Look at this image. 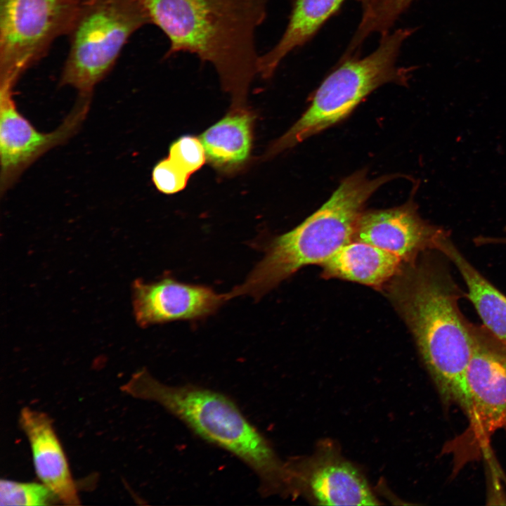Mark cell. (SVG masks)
Returning <instances> with one entry per match:
<instances>
[{
    "mask_svg": "<svg viewBox=\"0 0 506 506\" xmlns=\"http://www.w3.org/2000/svg\"><path fill=\"white\" fill-rule=\"evenodd\" d=\"M448 262L441 252L427 251L404 264L384 287L411 332L443 403L463 410L465 377L473 351L472 323L460 309L459 300L466 293Z\"/></svg>",
    "mask_w": 506,
    "mask_h": 506,
    "instance_id": "obj_1",
    "label": "cell"
},
{
    "mask_svg": "<svg viewBox=\"0 0 506 506\" xmlns=\"http://www.w3.org/2000/svg\"><path fill=\"white\" fill-rule=\"evenodd\" d=\"M136 1L169 41L164 58L188 53L209 63L234 104H244L259 75L256 34L269 0Z\"/></svg>",
    "mask_w": 506,
    "mask_h": 506,
    "instance_id": "obj_2",
    "label": "cell"
},
{
    "mask_svg": "<svg viewBox=\"0 0 506 506\" xmlns=\"http://www.w3.org/2000/svg\"><path fill=\"white\" fill-rule=\"evenodd\" d=\"M120 389L157 403L197 436L238 458L256 474L263 495L287 491L286 463L227 395L199 385L167 384L146 369L134 372Z\"/></svg>",
    "mask_w": 506,
    "mask_h": 506,
    "instance_id": "obj_3",
    "label": "cell"
},
{
    "mask_svg": "<svg viewBox=\"0 0 506 506\" xmlns=\"http://www.w3.org/2000/svg\"><path fill=\"white\" fill-rule=\"evenodd\" d=\"M395 178H368L365 169L347 176L317 211L292 230L275 237L264 258L231 299L249 295L262 297L301 268L321 265L344 245L353 241L357 221L368 200L382 185Z\"/></svg>",
    "mask_w": 506,
    "mask_h": 506,
    "instance_id": "obj_4",
    "label": "cell"
},
{
    "mask_svg": "<svg viewBox=\"0 0 506 506\" xmlns=\"http://www.w3.org/2000/svg\"><path fill=\"white\" fill-rule=\"evenodd\" d=\"M414 31L401 28L387 32L368 56L340 60L317 89L309 108L272 145L268 155L289 149L340 122L379 86L389 83L408 84L414 69L398 66L397 59L403 43Z\"/></svg>",
    "mask_w": 506,
    "mask_h": 506,
    "instance_id": "obj_5",
    "label": "cell"
},
{
    "mask_svg": "<svg viewBox=\"0 0 506 506\" xmlns=\"http://www.w3.org/2000/svg\"><path fill=\"white\" fill-rule=\"evenodd\" d=\"M150 24L136 0H84L68 34L70 49L60 84L79 96H92L111 71L124 46L139 29Z\"/></svg>",
    "mask_w": 506,
    "mask_h": 506,
    "instance_id": "obj_6",
    "label": "cell"
},
{
    "mask_svg": "<svg viewBox=\"0 0 506 506\" xmlns=\"http://www.w3.org/2000/svg\"><path fill=\"white\" fill-rule=\"evenodd\" d=\"M84 0H0V82L15 84L58 38L68 35Z\"/></svg>",
    "mask_w": 506,
    "mask_h": 506,
    "instance_id": "obj_7",
    "label": "cell"
},
{
    "mask_svg": "<svg viewBox=\"0 0 506 506\" xmlns=\"http://www.w3.org/2000/svg\"><path fill=\"white\" fill-rule=\"evenodd\" d=\"M472 354L466 370L469 427L459 440L483 448L496 431L506 427V342L483 325L472 323Z\"/></svg>",
    "mask_w": 506,
    "mask_h": 506,
    "instance_id": "obj_8",
    "label": "cell"
},
{
    "mask_svg": "<svg viewBox=\"0 0 506 506\" xmlns=\"http://www.w3.org/2000/svg\"><path fill=\"white\" fill-rule=\"evenodd\" d=\"M13 86L0 84V155L1 193L7 191L37 159L74 135L84 121L91 96H79L74 108L57 129L42 133L18 110Z\"/></svg>",
    "mask_w": 506,
    "mask_h": 506,
    "instance_id": "obj_9",
    "label": "cell"
},
{
    "mask_svg": "<svg viewBox=\"0 0 506 506\" xmlns=\"http://www.w3.org/2000/svg\"><path fill=\"white\" fill-rule=\"evenodd\" d=\"M450 231L422 218L411 198L394 208L363 211L353 241H360L387 250L404 264L415 260L429 250H437Z\"/></svg>",
    "mask_w": 506,
    "mask_h": 506,
    "instance_id": "obj_10",
    "label": "cell"
},
{
    "mask_svg": "<svg viewBox=\"0 0 506 506\" xmlns=\"http://www.w3.org/2000/svg\"><path fill=\"white\" fill-rule=\"evenodd\" d=\"M209 287L179 282L171 278L134 286V309L142 326L179 320H196L213 314L229 300Z\"/></svg>",
    "mask_w": 506,
    "mask_h": 506,
    "instance_id": "obj_11",
    "label": "cell"
},
{
    "mask_svg": "<svg viewBox=\"0 0 506 506\" xmlns=\"http://www.w3.org/2000/svg\"><path fill=\"white\" fill-rule=\"evenodd\" d=\"M286 465L288 490L303 485L318 505H378L363 474L338 455L325 453L313 459L310 465L294 462Z\"/></svg>",
    "mask_w": 506,
    "mask_h": 506,
    "instance_id": "obj_12",
    "label": "cell"
},
{
    "mask_svg": "<svg viewBox=\"0 0 506 506\" xmlns=\"http://www.w3.org/2000/svg\"><path fill=\"white\" fill-rule=\"evenodd\" d=\"M19 423L29 441L34 470L41 483L63 504L79 505L67 460L49 417L25 407Z\"/></svg>",
    "mask_w": 506,
    "mask_h": 506,
    "instance_id": "obj_13",
    "label": "cell"
},
{
    "mask_svg": "<svg viewBox=\"0 0 506 506\" xmlns=\"http://www.w3.org/2000/svg\"><path fill=\"white\" fill-rule=\"evenodd\" d=\"M396 254L360 241H351L321 264L322 275L382 289L401 269Z\"/></svg>",
    "mask_w": 506,
    "mask_h": 506,
    "instance_id": "obj_14",
    "label": "cell"
},
{
    "mask_svg": "<svg viewBox=\"0 0 506 506\" xmlns=\"http://www.w3.org/2000/svg\"><path fill=\"white\" fill-rule=\"evenodd\" d=\"M345 0H292L287 25L279 40L259 59V76L271 78L292 51L306 43Z\"/></svg>",
    "mask_w": 506,
    "mask_h": 506,
    "instance_id": "obj_15",
    "label": "cell"
},
{
    "mask_svg": "<svg viewBox=\"0 0 506 506\" xmlns=\"http://www.w3.org/2000/svg\"><path fill=\"white\" fill-rule=\"evenodd\" d=\"M437 250L458 269L467 289L466 297L483 325L495 337L506 342V296L465 258L450 235L439 242Z\"/></svg>",
    "mask_w": 506,
    "mask_h": 506,
    "instance_id": "obj_16",
    "label": "cell"
},
{
    "mask_svg": "<svg viewBox=\"0 0 506 506\" xmlns=\"http://www.w3.org/2000/svg\"><path fill=\"white\" fill-rule=\"evenodd\" d=\"M252 119L247 110L235 108L203 132L200 140L212 165L230 169L247 160L252 143Z\"/></svg>",
    "mask_w": 506,
    "mask_h": 506,
    "instance_id": "obj_17",
    "label": "cell"
},
{
    "mask_svg": "<svg viewBox=\"0 0 506 506\" xmlns=\"http://www.w3.org/2000/svg\"><path fill=\"white\" fill-rule=\"evenodd\" d=\"M415 0H364L363 14L347 50L358 53L371 34L389 32L398 17Z\"/></svg>",
    "mask_w": 506,
    "mask_h": 506,
    "instance_id": "obj_18",
    "label": "cell"
},
{
    "mask_svg": "<svg viewBox=\"0 0 506 506\" xmlns=\"http://www.w3.org/2000/svg\"><path fill=\"white\" fill-rule=\"evenodd\" d=\"M57 500L42 483H25L7 479L0 481L1 505H47Z\"/></svg>",
    "mask_w": 506,
    "mask_h": 506,
    "instance_id": "obj_19",
    "label": "cell"
},
{
    "mask_svg": "<svg viewBox=\"0 0 506 506\" xmlns=\"http://www.w3.org/2000/svg\"><path fill=\"white\" fill-rule=\"evenodd\" d=\"M168 157L190 175L203 165L206 155L200 139L183 136L171 143Z\"/></svg>",
    "mask_w": 506,
    "mask_h": 506,
    "instance_id": "obj_20",
    "label": "cell"
},
{
    "mask_svg": "<svg viewBox=\"0 0 506 506\" xmlns=\"http://www.w3.org/2000/svg\"><path fill=\"white\" fill-rule=\"evenodd\" d=\"M190 175L169 157L160 161L153 168L152 177L156 188L166 194L183 190Z\"/></svg>",
    "mask_w": 506,
    "mask_h": 506,
    "instance_id": "obj_21",
    "label": "cell"
},
{
    "mask_svg": "<svg viewBox=\"0 0 506 506\" xmlns=\"http://www.w3.org/2000/svg\"><path fill=\"white\" fill-rule=\"evenodd\" d=\"M477 246L486 245H506V237L478 236L474 238Z\"/></svg>",
    "mask_w": 506,
    "mask_h": 506,
    "instance_id": "obj_22",
    "label": "cell"
},
{
    "mask_svg": "<svg viewBox=\"0 0 506 506\" xmlns=\"http://www.w3.org/2000/svg\"><path fill=\"white\" fill-rule=\"evenodd\" d=\"M359 1H361L362 3L364 1V0H359Z\"/></svg>",
    "mask_w": 506,
    "mask_h": 506,
    "instance_id": "obj_23",
    "label": "cell"
}]
</instances>
